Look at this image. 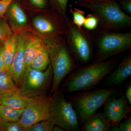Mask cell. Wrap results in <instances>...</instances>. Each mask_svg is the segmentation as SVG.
Returning a JSON list of instances; mask_svg holds the SVG:
<instances>
[{
    "label": "cell",
    "mask_w": 131,
    "mask_h": 131,
    "mask_svg": "<svg viewBox=\"0 0 131 131\" xmlns=\"http://www.w3.org/2000/svg\"><path fill=\"white\" fill-rule=\"evenodd\" d=\"M24 109H17L0 104V121L16 122L21 117Z\"/></svg>",
    "instance_id": "20"
},
{
    "label": "cell",
    "mask_w": 131,
    "mask_h": 131,
    "mask_svg": "<svg viewBox=\"0 0 131 131\" xmlns=\"http://www.w3.org/2000/svg\"><path fill=\"white\" fill-rule=\"evenodd\" d=\"M70 12L73 15V19L71 20L72 23L78 28H82L85 20V12L77 8H73L71 5Z\"/></svg>",
    "instance_id": "23"
},
{
    "label": "cell",
    "mask_w": 131,
    "mask_h": 131,
    "mask_svg": "<svg viewBox=\"0 0 131 131\" xmlns=\"http://www.w3.org/2000/svg\"><path fill=\"white\" fill-rule=\"evenodd\" d=\"M12 75L5 69L0 71V94L3 95L19 91Z\"/></svg>",
    "instance_id": "19"
},
{
    "label": "cell",
    "mask_w": 131,
    "mask_h": 131,
    "mask_svg": "<svg viewBox=\"0 0 131 131\" xmlns=\"http://www.w3.org/2000/svg\"><path fill=\"white\" fill-rule=\"evenodd\" d=\"M55 20L37 16L33 20V25L39 31L43 34L50 35H57L62 31V27L55 21Z\"/></svg>",
    "instance_id": "14"
},
{
    "label": "cell",
    "mask_w": 131,
    "mask_h": 131,
    "mask_svg": "<svg viewBox=\"0 0 131 131\" xmlns=\"http://www.w3.org/2000/svg\"><path fill=\"white\" fill-rule=\"evenodd\" d=\"M53 79L50 95L56 94L63 79L77 68L73 55L64 42L59 40L47 43Z\"/></svg>",
    "instance_id": "3"
},
{
    "label": "cell",
    "mask_w": 131,
    "mask_h": 131,
    "mask_svg": "<svg viewBox=\"0 0 131 131\" xmlns=\"http://www.w3.org/2000/svg\"><path fill=\"white\" fill-rule=\"evenodd\" d=\"M17 36L13 35L3 43L5 69L8 72L12 66L16 51Z\"/></svg>",
    "instance_id": "18"
},
{
    "label": "cell",
    "mask_w": 131,
    "mask_h": 131,
    "mask_svg": "<svg viewBox=\"0 0 131 131\" xmlns=\"http://www.w3.org/2000/svg\"><path fill=\"white\" fill-rule=\"evenodd\" d=\"M111 124L107 120L103 113L95 114L83 125L82 131H110Z\"/></svg>",
    "instance_id": "15"
},
{
    "label": "cell",
    "mask_w": 131,
    "mask_h": 131,
    "mask_svg": "<svg viewBox=\"0 0 131 131\" xmlns=\"http://www.w3.org/2000/svg\"><path fill=\"white\" fill-rule=\"evenodd\" d=\"M33 5L37 7L44 8L46 6L45 0H30Z\"/></svg>",
    "instance_id": "32"
},
{
    "label": "cell",
    "mask_w": 131,
    "mask_h": 131,
    "mask_svg": "<svg viewBox=\"0 0 131 131\" xmlns=\"http://www.w3.org/2000/svg\"><path fill=\"white\" fill-rule=\"evenodd\" d=\"M26 39L24 36L17 35L16 51L9 71L15 84L19 88L26 69L24 49Z\"/></svg>",
    "instance_id": "11"
},
{
    "label": "cell",
    "mask_w": 131,
    "mask_h": 131,
    "mask_svg": "<svg viewBox=\"0 0 131 131\" xmlns=\"http://www.w3.org/2000/svg\"><path fill=\"white\" fill-rule=\"evenodd\" d=\"M96 31L92 38L95 43L96 54L95 61H105L110 57L131 49V32L112 31Z\"/></svg>",
    "instance_id": "5"
},
{
    "label": "cell",
    "mask_w": 131,
    "mask_h": 131,
    "mask_svg": "<svg viewBox=\"0 0 131 131\" xmlns=\"http://www.w3.org/2000/svg\"><path fill=\"white\" fill-rule=\"evenodd\" d=\"M0 97H1V94H0Z\"/></svg>",
    "instance_id": "36"
},
{
    "label": "cell",
    "mask_w": 131,
    "mask_h": 131,
    "mask_svg": "<svg viewBox=\"0 0 131 131\" xmlns=\"http://www.w3.org/2000/svg\"><path fill=\"white\" fill-rule=\"evenodd\" d=\"M53 96L54 100L50 118L55 125L65 131L79 130L80 121L73 104L65 99L62 92L58 91Z\"/></svg>",
    "instance_id": "8"
},
{
    "label": "cell",
    "mask_w": 131,
    "mask_h": 131,
    "mask_svg": "<svg viewBox=\"0 0 131 131\" xmlns=\"http://www.w3.org/2000/svg\"><path fill=\"white\" fill-rule=\"evenodd\" d=\"M126 98L127 100L130 105H131V83H129V85L127 88L126 90L125 95Z\"/></svg>",
    "instance_id": "33"
},
{
    "label": "cell",
    "mask_w": 131,
    "mask_h": 131,
    "mask_svg": "<svg viewBox=\"0 0 131 131\" xmlns=\"http://www.w3.org/2000/svg\"><path fill=\"white\" fill-rule=\"evenodd\" d=\"M13 35L12 29L6 20L0 19V46Z\"/></svg>",
    "instance_id": "24"
},
{
    "label": "cell",
    "mask_w": 131,
    "mask_h": 131,
    "mask_svg": "<svg viewBox=\"0 0 131 131\" xmlns=\"http://www.w3.org/2000/svg\"><path fill=\"white\" fill-rule=\"evenodd\" d=\"M118 131L131 130V116L129 115L126 120L118 125Z\"/></svg>",
    "instance_id": "29"
},
{
    "label": "cell",
    "mask_w": 131,
    "mask_h": 131,
    "mask_svg": "<svg viewBox=\"0 0 131 131\" xmlns=\"http://www.w3.org/2000/svg\"><path fill=\"white\" fill-rule=\"evenodd\" d=\"M13 0H0V19L7 12Z\"/></svg>",
    "instance_id": "28"
},
{
    "label": "cell",
    "mask_w": 131,
    "mask_h": 131,
    "mask_svg": "<svg viewBox=\"0 0 131 131\" xmlns=\"http://www.w3.org/2000/svg\"><path fill=\"white\" fill-rule=\"evenodd\" d=\"M30 98L19 91L1 95L0 104L17 109H24L28 105Z\"/></svg>",
    "instance_id": "13"
},
{
    "label": "cell",
    "mask_w": 131,
    "mask_h": 131,
    "mask_svg": "<svg viewBox=\"0 0 131 131\" xmlns=\"http://www.w3.org/2000/svg\"><path fill=\"white\" fill-rule=\"evenodd\" d=\"M75 2L91 11L98 19V25L104 30L117 31L131 27V16L122 11L116 0Z\"/></svg>",
    "instance_id": "2"
},
{
    "label": "cell",
    "mask_w": 131,
    "mask_h": 131,
    "mask_svg": "<svg viewBox=\"0 0 131 131\" xmlns=\"http://www.w3.org/2000/svg\"><path fill=\"white\" fill-rule=\"evenodd\" d=\"M118 61L116 58L96 62L79 67L74 71L64 84L69 94L76 91L89 90L98 85L115 67Z\"/></svg>",
    "instance_id": "1"
},
{
    "label": "cell",
    "mask_w": 131,
    "mask_h": 131,
    "mask_svg": "<svg viewBox=\"0 0 131 131\" xmlns=\"http://www.w3.org/2000/svg\"><path fill=\"white\" fill-rule=\"evenodd\" d=\"M104 105L103 114L111 125H118L131 112V108L122 93L120 98L111 96Z\"/></svg>",
    "instance_id": "10"
},
{
    "label": "cell",
    "mask_w": 131,
    "mask_h": 131,
    "mask_svg": "<svg viewBox=\"0 0 131 131\" xmlns=\"http://www.w3.org/2000/svg\"><path fill=\"white\" fill-rule=\"evenodd\" d=\"M7 12L9 17L17 25L22 26L26 24L27 21L26 15L18 4L12 3Z\"/></svg>",
    "instance_id": "21"
},
{
    "label": "cell",
    "mask_w": 131,
    "mask_h": 131,
    "mask_svg": "<svg viewBox=\"0 0 131 131\" xmlns=\"http://www.w3.org/2000/svg\"><path fill=\"white\" fill-rule=\"evenodd\" d=\"M69 1V0H53L55 7L60 12L67 22L69 19L66 15V10Z\"/></svg>",
    "instance_id": "27"
},
{
    "label": "cell",
    "mask_w": 131,
    "mask_h": 131,
    "mask_svg": "<svg viewBox=\"0 0 131 131\" xmlns=\"http://www.w3.org/2000/svg\"><path fill=\"white\" fill-rule=\"evenodd\" d=\"M68 96L77 113L80 123L82 125L104 105L108 98L116 91L115 87L87 90Z\"/></svg>",
    "instance_id": "4"
},
{
    "label": "cell",
    "mask_w": 131,
    "mask_h": 131,
    "mask_svg": "<svg viewBox=\"0 0 131 131\" xmlns=\"http://www.w3.org/2000/svg\"><path fill=\"white\" fill-rule=\"evenodd\" d=\"M0 131H25V128L20 125L18 121H0Z\"/></svg>",
    "instance_id": "25"
},
{
    "label": "cell",
    "mask_w": 131,
    "mask_h": 131,
    "mask_svg": "<svg viewBox=\"0 0 131 131\" xmlns=\"http://www.w3.org/2000/svg\"><path fill=\"white\" fill-rule=\"evenodd\" d=\"M53 100V96H47L46 94L30 98L28 104L24 108L18 122L26 128L50 118Z\"/></svg>",
    "instance_id": "9"
},
{
    "label": "cell",
    "mask_w": 131,
    "mask_h": 131,
    "mask_svg": "<svg viewBox=\"0 0 131 131\" xmlns=\"http://www.w3.org/2000/svg\"><path fill=\"white\" fill-rule=\"evenodd\" d=\"M67 22L68 27L66 35L71 54L78 63H88L93 57L91 36L82 28L75 25L72 20H69Z\"/></svg>",
    "instance_id": "7"
},
{
    "label": "cell",
    "mask_w": 131,
    "mask_h": 131,
    "mask_svg": "<svg viewBox=\"0 0 131 131\" xmlns=\"http://www.w3.org/2000/svg\"><path fill=\"white\" fill-rule=\"evenodd\" d=\"M131 75V54L125 57L115 70L105 80L102 86L115 87L122 84Z\"/></svg>",
    "instance_id": "12"
},
{
    "label": "cell",
    "mask_w": 131,
    "mask_h": 131,
    "mask_svg": "<svg viewBox=\"0 0 131 131\" xmlns=\"http://www.w3.org/2000/svg\"><path fill=\"white\" fill-rule=\"evenodd\" d=\"M53 73L50 64L45 70L26 68L19 88L21 93L31 98L45 95L51 87Z\"/></svg>",
    "instance_id": "6"
},
{
    "label": "cell",
    "mask_w": 131,
    "mask_h": 131,
    "mask_svg": "<svg viewBox=\"0 0 131 131\" xmlns=\"http://www.w3.org/2000/svg\"><path fill=\"white\" fill-rule=\"evenodd\" d=\"M55 124L51 118L34 124L27 128L25 131H52Z\"/></svg>",
    "instance_id": "22"
},
{
    "label": "cell",
    "mask_w": 131,
    "mask_h": 131,
    "mask_svg": "<svg viewBox=\"0 0 131 131\" xmlns=\"http://www.w3.org/2000/svg\"><path fill=\"white\" fill-rule=\"evenodd\" d=\"M53 131H64V130L62 128H61L60 127L58 126L55 125L54 126L53 129H52Z\"/></svg>",
    "instance_id": "35"
},
{
    "label": "cell",
    "mask_w": 131,
    "mask_h": 131,
    "mask_svg": "<svg viewBox=\"0 0 131 131\" xmlns=\"http://www.w3.org/2000/svg\"><path fill=\"white\" fill-rule=\"evenodd\" d=\"M5 69L3 44L0 46V71Z\"/></svg>",
    "instance_id": "31"
},
{
    "label": "cell",
    "mask_w": 131,
    "mask_h": 131,
    "mask_svg": "<svg viewBox=\"0 0 131 131\" xmlns=\"http://www.w3.org/2000/svg\"><path fill=\"white\" fill-rule=\"evenodd\" d=\"M50 64L49 50L47 44L43 42L38 49L32 61L30 67L38 70H45Z\"/></svg>",
    "instance_id": "16"
},
{
    "label": "cell",
    "mask_w": 131,
    "mask_h": 131,
    "mask_svg": "<svg viewBox=\"0 0 131 131\" xmlns=\"http://www.w3.org/2000/svg\"><path fill=\"white\" fill-rule=\"evenodd\" d=\"M75 2H82L85 3H90L95 2L99 1H102V0H74Z\"/></svg>",
    "instance_id": "34"
},
{
    "label": "cell",
    "mask_w": 131,
    "mask_h": 131,
    "mask_svg": "<svg viewBox=\"0 0 131 131\" xmlns=\"http://www.w3.org/2000/svg\"><path fill=\"white\" fill-rule=\"evenodd\" d=\"M98 26V19L93 14H89L85 16L83 27L87 30L89 31L94 30L97 28Z\"/></svg>",
    "instance_id": "26"
},
{
    "label": "cell",
    "mask_w": 131,
    "mask_h": 131,
    "mask_svg": "<svg viewBox=\"0 0 131 131\" xmlns=\"http://www.w3.org/2000/svg\"><path fill=\"white\" fill-rule=\"evenodd\" d=\"M42 42L37 37L26 38L24 49L26 69L30 67L34 56Z\"/></svg>",
    "instance_id": "17"
},
{
    "label": "cell",
    "mask_w": 131,
    "mask_h": 131,
    "mask_svg": "<svg viewBox=\"0 0 131 131\" xmlns=\"http://www.w3.org/2000/svg\"><path fill=\"white\" fill-rule=\"evenodd\" d=\"M122 8L129 14H131V0H120Z\"/></svg>",
    "instance_id": "30"
}]
</instances>
